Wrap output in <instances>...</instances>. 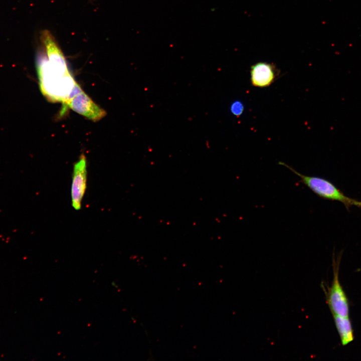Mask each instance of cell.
Wrapping results in <instances>:
<instances>
[{
	"instance_id": "cell-8",
	"label": "cell",
	"mask_w": 361,
	"mask_h": 361,
	"mask_svg": "<svg viewBox=\"0 0 361 361\" xmlns=\"http://www.w3.org/2000/svg\"><path fill=\"white\" fill-rule=\"evenodd\" d=\"M244 110V104L239 100H236L233 102L230 107L231 113L236 116H240L243 113Z\"/></svg>"
},
{
	"instance_id": "cell-2",
	"label": "cell",
	"mask_w": 361,
	"mask_h": 361,
	"mask_svg": "<svg viewBox=\"0 0 361 361\" xmlns=\"http://www.w3.org/2000/svg\"><path fill=\"white\" fill-rule=\"evenodd\" d=\"M279 164L286 167L297 175L300 178V182L318 197L325 200L339 202L343 204L348 212L352 206L361 208V201L346 196L329 180L317 176L303 174L281 161L279 162Z\"/></svg>"
},
{
	"instance_id": "cell-3",
	"label": "cell",
	"mask_w": 361,
	"mask_h": 361,
	"mask_svg": "<svg viewBox=\"0 0 361 361\" xmlns=\"http://www.w3.org/2000/svg\"><path fill=\"white\" fill-rule=\"evenodd\" d=\"M340 257L335 260L333 256V278L330 287L325 291L326 301L332 315L348 317L349 303L347 296L339 280Z\"/></svg>"
},
{
	"instance_id": "cell-5",
	"label": "cell",
	"mask_w": 361,
	"mask_h": 361,
	"mask_svg": "<svg viewBox=\"0 0 361 361\" xmlns=\"http://www.w3.org/2000/svg\"><path fill=\"white\" fill-rule=\"evenodd\" d=\"M87 160L82 154L73 167L71 189L72 206L76 210L81 208L87 186Z\"/></svg>"
},
{
	"instance_id": "cell-7",
	"label": "cell",
	"mask_w": 361,
	"mask_h": 361,
	"mask_svg": "<svg viewBox=\"0 0 361 361\" xmlns=\"http://www.w3.org/2000/svg\"><path fill=\"white\" fill-rule=\"evenodd\" d=\"M335 326L342 345H346L354 339L353 331L348 317L332 315Z\"/></svg>"
},
{
	"instance_id": "cell-4",
	"label": "cell",
	"mask_w": 361,
	"mask_h": 361,
	"mask_svg": "<svg viewBox=\"0 0 361 361\" xmlns=\"http://www.w3.org/2000/svg\"><path fill=\"white\" fill-rule=\"evenodd\" d=\"M64 105L93 121H99L106 115V111L96 104L83 90L69 99Z\"/></svg>"
},
{
	"instance_id": "cell-1",
	"label": "cell",
	"mask_w": 361,
	"mask_h": 361,
	"mask_svg": "<svg viewBox=\"0 0 361 361\" xmlns=\"http://www.w3.org/2000/svg\"><path fill=\"white\" fill-rule=\"evenodd\" d=\"M40 89L49 100L65 103L79 85L72 75L63 76L51 71L42 61L37 60Z\"/></svg>"
},
{
	"instance_id": "cell-6",
	"label": "cell",
	"mask_w": 361,
	"mask_h": 361,
	"mask_svg": "<svg viewBox=\"0 0 361 361\" xmlns=\"http://www.w3.org/2000/svg\"><path fill=\"white\" fill-rule=\"evenodd\" d=\"M279 72L275 66L267 62H258L250 69V81L252 86L258 88L267 87L276 79Z\"/></svg>"
}]
</instances>
